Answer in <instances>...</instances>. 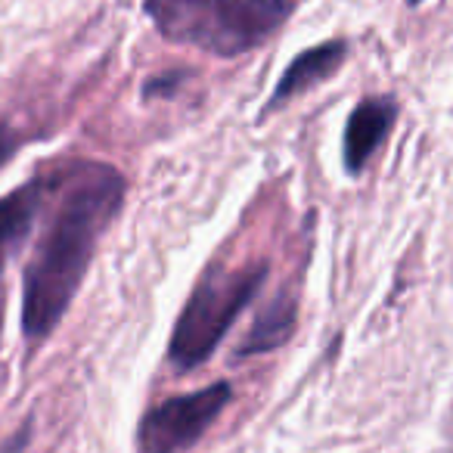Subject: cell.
Wrapping results in <instances>:
<instances>
[{
  "instance_id": "cell-2",
  "label": "cell",
  "mask_w": 453,
  "mask_h": 453,
  "mask_svg": "<svg viewBox=\"0 0 453 453\" xmlns=\"http://www.w3.org/2000/svg\"><path fill=\"white\" fill-rule=\"evenodd\" d=\"M146 13L171 44L240 57L277 35L292 0H146Z\"/></svg>"
},
{
  "instance_id": "cell-3",
  "label": "cell",
  "mask_w": 453,
  "mask_h": 453,
  "mask_svg": "<svg viewBox=\"0 0 453 453\" xmlns=\"http://www.w3.org/2000/svg\"><path fill=\"white\" fill-rule=\"evenodd\" d=\"M267 265H246L236 271H205L199 286L189 296L183 314L177 317L174 335H171L168 357L177 370H193L205 364L234 326V320L249 308L265 283Z\"/></svg>"
},
{
  "instance_id": "cell-6",
  "label": "cell",
  "mask_w": 453,
  "mask_h": 453,
  "mask_svg": "<svg viewBox=\"0 0 453 453\" xmlns=\"http://www.w3.org/2000/svg\"><path fill=\"white\" fill-rule=\"evenodd\" d=\"M395 115H397V109L388 96H372V100H364L351 112L348 127H345V168L351 171V174L364 171L366 162L376 156V150L391 134Z\"/></svg>"
},
{
  "instance_id": "cell-9",
  "label": "cell",
  "mask_w": 453,
  "mask_h": 453,
  "mask_svg": "<svg viewBox=\"0 0 453 453\" xmlns=\"http://www.w3.org/2000/svg\"><path fill=\"white\" fill-rule=\"evenodd\" d=\"M16 146H19V137H13L7 125H0V165H4L10 156H13Z\"/></svg>"
},
{
  "instance_id": "cell-4",
  "label": "cell",
  "mask_w": 453,
  "mask_h": 453,
  "mask_svg": "<svg viewBox=\"0 0 453 453\" xmlns=\"http://www.w3.org/2000/svg\"><path fill=\"white\" fill-rule=\"evenodd\" d=\"M230 385L218 382L152 407L137 428L140 453H180L193 447L230 403Z\"/></svg>"
},
{
  "instance_id": "cell-1",
  "label": "cell",
  "mask_w": 453,
  "mask_h": 453,
  "mask_svg": "<svg viewBox=\"0 0 453 453\" xmlns=\"http://www.w3.org/2000/svg\"><path fill=\"white\" fill-rule=\"evenodd\" d=\"M57 193L22 283V333L32 345L47 339L75 302L103 234L121 211L125 177L112 165L78 162L59 174Z\"/></svg>"
},
{
  "instance_id": "cell-5",
  "label": "cell",
  "mask_w": 453,
  "mask_h": 453,
  "mask_svg": "<svg viewBox=\"0 0 453 453\" xmlns=\"http://www.w3.org/2000/svg\"><path fill=\"white\" fill-rule=\"evenodd\" d=\"M53 183H57V174L35 177L26 187L13 189L10 196L0 199V273H4L7 261L13 258L16 249L22 246V240L32 234L47 196L53 193Z\"/></svg>"
},
{
  "instance_id": "cell-8",
  "label": "cell",
  "mask_w": 453,
  "mask_h": 453,
  "mask_svg": "<svg viewBox=\"0 0 453 453\" xmlns=\"http://www.w3.org/2000/svg\"><path fill=\"white\" fill-rule=\"evenodd\" d=\"M292 326H296V304H292L289 298H273L258 314L255 329L246 335V342L240 345V357L265 354V351L280 348L292 335Z\"/></svg>"
},
{
  "instance_id": "cell-7",
  "label": "cell",
  "mask_w": 453,
  "mask_h": 453,
  "mask_svg": "<svg viewBox=\"0 0 453 453\" xmlns=\"http://www.w3.org/2000/svg\"><path fill=\"white\" fill-rule=\"evenodd\" d=\"M345 53H348L345 41H326V44H317V47H311V50H304L302 57H296L289 63V69L283 72V78H280L267 109L283 106L292 96L329 81V78L342 69V63H345Z\"/></svg>"
}]
</instances>
